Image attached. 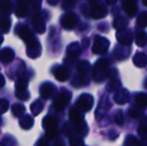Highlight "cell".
I'll list each match as a JSON object with an SVG mask.
<instances>
[{
    "mask_svg": "<svg viewBox=\"0 0 147 146\" xmlns=\"http://www.w3.org/2000/svg\"><path fill=\"white\" fill-rule=\"evenodd\" d=\"M109 46V42L108 40L102 38L100 36H97L95 38L94 44H93L92 50L93 53L95 54H104L105 52H107V49Z\"/></svg>",
    "mask_w": 147,
    "mask_h": 146,
    "instance_id": "obj_2",
    "label": "cell"
},
{
    "mask_svg": "<svg viewBox=\"0 0 147 146\" xmlns=\"http://www.w3.org/2000/svg\"><path fill=\"white\" fill-rule=\"evenodd\" d=\"M31 112H32V114L34 115V116H36V115H38L39 113L41 112V111L43 110V104L41 101H39V100H36L35 102H33L32 105H31Z\"/></svg>",
    "mask_w": 147,
    "mask_h": 146,
    "instance_id": "obj_20",
    "label": "cell"
},
{
    "mask_svg": "<svg viewBox=\"0 0 147 146\" xmlns=\"http://www.w3.org/2000/svg\"><path fill=\"white\" fill-rule=\"evenodd\" d=\"M69 118L74 124H79L80 121L82 120L81 113L76 109V108H72V109L69 111Z\"/></svg>",
    "mask_w": 147,
    "mask_h": 146,
    "instance_id": "obj_16",
    "label": "cell"
},
{
    "mask_svg": "<svg viewBox=\"0 0 147 146\" xmlns=\"http://www.w3.org/2000/svg\"><path fill=\"white\" fill-rule=\"evenodd\" d=\"M136 57H138L139 58V61H134V63H135L136 65H138L139 67H143V65L147 64V56L144 54H142V53H138V54L135 55Z\"/></svg>",
    "mask_w": 147,
    "mask_h": 146,
    "instance_id": "obj_23",
    "label": "cell"
},
{
    "mask_svg": "<svg viewBox=\"0 0 147 146\" xmlns=\"http://www.w3.org/2000/svg\"><path fill=\"white\" fill-rule=\"evenodd\" d=\"M77 69L80 73H86L89 70V64L86 61H82V62H80L78 64Z\"/></svg>",
    "mask_w": 147,
    "mask_h": 146,
    "instance_id": "obj_24",
    "label": "cell"
},
{
    "mask_svg": "<svg viewBox=\"0 0 147 146\" xmlns=\"http://www.w3.org/2000/svg\"><path fill=\"white\" fill-rule=\"evenodd\" d=\"M27 45V50H26V53L27 55L31 58H36L40 55V49H41V46H40V43H39L38 40L35 39L34 41L32 42L28 43Z\"/></svg>",
    "mask_w": 147,
    "mask_h": 146,
    "instance_id": "obj_7",
    "label": "cell"
},
{
    "mask_svg": "<svg viewBox=\"0 0 147 146\" xmlns=\"http://www.w3.org/2000/svg\"><path fill=\"white\" fill-rule=\"evenodd\" d=\"M5 84V78L2 74H0V88H2Z\"/></svg>",
    "mask_w": 147,
    "mask_h": 146,
    "instance_id": "obj_29",
    "label": "cell"
},
{
    "mask_svg": "<svg viewBox=\"0 0 147 146\" xmlns=\"http://www.w3.org/2000/svg\"><path fill=\"white\" fill-rule=\"evenodd\" d=\"M90 15L93 19H100L107 15V10L103 4H94L90 9Z\"/></svg>",
    "mask_w": 147,
    "mask_h": 146,
    "instance_id": "obj_4",
    "label": "cell"
},
{
    "mask_svg": "<svg viewBox=\"0 0 147 146\" xmlns=\"http://www.w3.org/2000/svg\"><path fill=\"white\" fill-rule=\"evenodd\" d=\"M76 23H77V16L74 13H72V12L66 13L61 19L62 27L67 30L73 29V28L75 27Z\"/></svg>",
    "mask_w": 147,
    "mask_h": 146,
    "instance_id": "obj_3",
    "label": "cell"
},
{
    "mask_svg": "<svg viewBox=\"0 0 147 146\" xmlns=\"http://www.w3.org/2000/svg\"><path fill=\"white\" fill-rule=\"evenodd\" d=\"M55 78L58 81H66L69 78V70L66 67H58L55 71Z\"/></svg>",
    "mask_w": 147,
    "mask_h": 146,
    "instance_id": "obj_13",
    "label": "cell"
},
{
    "mask_svg": "<svg viewBox=\"0 0 147 146\" xmlns=\"http://www.w3.org/2000/svg\"><path fill=\"white\" fill-rule=\"evenodd\" d=\"M80 53V48H79V45L77 43H72L71 45L68 46L67 49V54L71 57H76L78 54Z\"/></svg>",
    "mask_w": 147,
    "mask_h": 146,
    "instance_id": "obj_18",
    "label": "cell"
},
{
    "mask_svg": "<svg viewBox=\"0 0 147 146\" xmlns=\"http://www.w3.org/2000/svg\"><path fill=\"white\" fill-rule=\"evenodd\" d=\"M136 103L139 107H146L147 106V95L144 93H139L136 95Z\"/></svg>",
    "mask_w": 147,
    "mask_h": 146,
    "instance_id": "obj_21",
    "label": "cell"
},
{
    "mask_svg": "<svg viewBox=\"0 0 147 146\" xmlns=\"http://www.w3.org/2000/svg\"><path fill=\"white\" fill-rule=\"evenodd\" d=\"M137 23L139 24V25H141L142 27L147 26V13H143L140 15L139 19L137 20Z\"/></svg>",
    "mask_w": 147,
    "mask_h": 146,
    "instance_id": "obj_27",
    "label": "cell"
},
{
    "mask_svg": "<svg viewBox=\"0 0 147 146\" xmlns=\"http://www.w3.org/2000/svg\"><path fill=\"white\" fill-rule=\"evenodd\" d=\"M16 96H17L18 99L21 100H27L29 97V93L27 91H23V92H16Z\"/></svg>",
    "mask_w": 147,
    "mask_h": 146,
    "instance_id": "obj_28",
    "label": "cell"
},
{
    "mask_svg": "<svg viewBox=\"0 0 147 146\" xmlns=\"http://www.w3.org/2000/svg\"><path fill=\"white\" fill-rule=\"evenodd\" d=\"M8 107H9V103H8L7 100L0 99V114L6 112L8 110Z\"/></svg>",
    "mask_w": 147,
    "mask_h": 146,
    "instance_id": "obj_25",
    "label": "cell"
},
{
    "mask_svg": "<svg viewBox=\"0 0 147 146\" xmlns=\"http://www.w3.org/2000/svg\"><path fill=\"white\" fill-rule=\"evenodd\" d=\"M15 15L18 17H26L28 15V8L25 5H19L15 10Z\"/></svg>",
    "mask_w": 147,
    "mask_h": 146,
    "instance_id": "obj_22",
    "label": "cell"
},
{
    "mask_svg": "<svg viewBox=\"0 0 147 146\" xmlns=\"http://www.w3.org/2000/svg\"><path fill=\"white\" fill-rule=\"evenodd\" d=\"M43 128L46 131V138L48 140L53 139L57 134L56 131V126H57V120L56 118L52 116H46L43 119V123H42Z\"/></svg>",
    "mask_w": 147,
    "mask_h": 146,
    "instance_id": "obj_1",
    "label": "cell"
},
{
    "mask_svg": "<svg viewBox=\"0 0 147 146\" xmlns=\"http://www.w3.org/2000/svg\"><path fill=\"white\" fill-rule=\"evenodd\" d=\"M147 40V36L145 35V33H143V32H141V33L138 34L137 36V45H139V46H143L144 43L146 42Z\"/></svg>",
    "mask_w": 147,
    "mask_h": 146,
    "instance_id": "obj_26",
    "label": "cell"
},
{
    "mask_svg": "<svg viewBox=\"0 0 147 146\" xmlns=\"http://www.w3.org/2000/svg\"><path fill=\"white\" fill-rule=\"evenodd\" d=\"M24 1H28V2H32V0H24Z\"/></svg>",
    "mask_w": 147,
    "mask_h": 146,
    "instance_id": "obj_34",
    "label": "cell"
},
{
    "mask_svg": "<svg viewBox=\"0 0 147 146\" xmlns=\"http://www.w3.org/2000/svg\"><path fill=\"white\" fill-rule=\"evenodd\" d=\"M27 80L24 79V78H19L16 82V92H23V91H26L27 89Z\"/></svg>",
    "mask_w": 147,
    "mask_h": 146,
    "instance_id": "obj_19",
    "label": "cell"
},
{
    "mask_svg": "<svg viewBox=\"0 0 147 146\" xmlns=\"http://www.w3.org/2000/svg\"><path fill=\"white\" fill-rule=\"evenodd\" d=\"M90 1H95V0H90Z\"/></svg>",
    "mask_w": 147,
    "mask_h": 146,
    "instance_id": "obj_35",
    "label": "cell"
},
{
    "mask_svg": "<svg viewBox=\"0 0 147 146\" xmlns=\"http://www.w3.org/2000/svg\"><path fill=\"white\" fill-rule=\"evenodd\" d=\"M107 2H108L109 4H113V3H115L116 2V0H106Z\"/></svg>",
    "mask_w": 147,
    "mask_h": 146,
    "instance_id": "obj_31",
    "label": "cell"
},
{
    "mask_svg": "<svg viewBox=\"0 0 147 146\" xmlns=\"http://www.w3.org/2000/svg\"><path fill=\"white\" fill-rule=\"evenodd\" d=\"M18 33V36L20 37V38L22 39V40L25 41L26 44H28V43L32 42V41H34L35 39V36L32 34V32L30 31V29L27 27V26H21L20 27V29L17 31Z\"/></svg>",
    "mask_w": 147,
    "mask_h": 146,
    "instance_id": "obj_9",
    "label": "cell"
},
{
    "mask_svg": "<svg viewBox=\"0 0 147 146\" xmlns=\"http://www.w3.org/2000/svg\"><path fill=\"white\" fill-rule=\"evenodd\" d=\"M33 122H34V121H33L32 117L28 114H25L20 118L19 124H20V127H21V128L27 130V129H30L31 127L33 126Z\"/></svg>",
    "mask_w": 147,
    "mask_h": 146,
    "instance_id": "obj_14",
    "label": "cell"
},
{
    "mask_svg": "<svg viewBox=\"0 0 147 146\" xmlns=\"http://www.w3.org/2000/svg\"><path fill=\"white\" fill-rule=\"evenodd\" d=\"M143 3H144V5L147 6V0H143Z\"/></svg>",
    "mask_w": 147,
    "mask_h": 146,
    "instance_id": "obj_33",
    "label": "cell"
},
{
    "mask_svg": "<svg viewBox=\"0 0 147 146\" xmlns=\"http://www.w3.org/2000/svg\"><path fill=\"white\" fill-rule=\"evenodd\" d=\"M14 58V51L11 48H4L0 51V62L3 64L10 63Z\"/></svg>",
    "mask_w": 147,
    "mask_h": 146,
    "instance_id": "obj_10",
    "label": "cell"
},
{
    "mask_svg": "<svg viewBox=\"0 0 147 146\" xmlns=\"http://www.w3.org/2000/svg\"><path fill=\"white\" fill-rule=\"evenodd\" d=\"M123 8L129 16H133L136 13V2L135 0H124Z\"/></svg>",
    "mask_w": 147,
    "mask_h": 146,
    "instance_id": "obj_12",
    "label": "cell"
},
{
    "mask_svg": "<svg viewBox=\"0 0 147 146\" xmlns=\"http://www.w3.org/2000/svg\"><path fill=\"white\" fill-rule=\"evenodd\" d=\"M3 40H4V38H3V35H2V34L0 33V45L2 44V42H3Z\"/></svg>",
    "mask_w": 147,
    "mask_h": 146,
    "instance_id": "obj_30",
    "label": "cell"
},
{
    "mask_svg": "<svg viewBox=\"0 0 147 146\" xmlns=\"http://www.w3.org/2000/svg\"><path fill=\"white\" fill-rule=\"evenodd\" d=\"M12 114L15 117H20L21 115H23V113L25 112V107L20 103H15L12 105L11 107Z\"/></svg>",
    "mask_w": 147,
    "mask_h": 146,
    "instance_id": "obj_17",
    "label": "cell"
},
{
    "mask_svg": "<svg viewBox=\"0 0 147 146\" xmlns=\"http://www.w3.org/2000/svg\"><path fill=\"white\" fill-rule=\"evenodd\" d=\"M92 104H93V98L92 96L88 95V94H82L77 101L78 107L83 111L90 110L91 107H92Z\"/></svg>",
    "mask_w": 147,
    "mask_h": 146,
    "instance_id": "obj_6",
    "label": "cell"
},
{
    "mask_svg": "<svg viewBox=\"0 0 147 146\" xmlns=\"http://www.w3.org/2000/svg\"><path fill=\"white\" fill-rule=\"evenodd\" d=\"M32 25H33V28L34 30L39 34H42L45 32V24H44V21H43L42 17L40 15H35L34 18L32 20Z\"/></svg>",
    "mask_w": 147,
    "mask_h": 146,
    "instance_id": "obj_11",
    "label": "cell"
},
{
    "mask_svg": "<svg viewBox=\"0 0 147 146\" xmlns=\"http://www.w3.org/2000/svg\"><path fill=\"white\" fill-rule=\"evenodd\" d=\"M5 2H8L7 0H0V5L1 4H3V3H5Z\"/></svg>",
    "mask_w": 147,
    "mask_h": 146,
    "instance_id": "obj_32",
    "label": "cell"
},
{
    "mask_svg": "<svg viewBox=\"0 0 147 146\" xmlns=\"http://www.w3.org/2000/svg\"><path fill=\"white\" fill-rule=\"evenodd\" d=\"M11 26V20L8 16L3 15L0 16V31L2 32H8Z\"/></svg>",
    "mask_w": 147,
    "mask_h": 146,
    "instance_id": "obj_15",
    "label": "cell"
},
{
    "mask_svg": "<svg viewBox=\"0 0 147 146\" xmlns=\"http://www.w3.org/2000/svg\"><path fill=\"white\" fill-rule=\"evenodd\" d=\"M69 97H70L69 94L65 93V92L59 94L56 99H55L54 103H53V106H54L55 110H57V111L63 110L64 108L66 107V105L68 104V102H69Z\"/></svg>",
    "mask_w": 147,
    "mask_h": 146,
    "instance_id": "obj_5",
    "label": "cell"
},
{
    "mask_svg": "<svg viewBox=\"0 0 147 146\" xmlns=\"http://www.w3.org/2000/svg\"><path fill=\"white\" fill-rule=\"evenodd\" d=\"M55 92V86L49 82H45L40 87V96L43 99H49Z\"/></svg>",
    "mask_w": 147,
    "mask_h": 146,
    "instance_id": "obj_8",
    "label": "cell"
}]
</instances>
